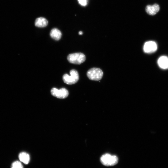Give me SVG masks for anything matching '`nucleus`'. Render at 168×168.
Segmentation results:
<instances>
[{
  "label": "nucleus",
  "instance_id": "obj_14",
  "mask_svg": "<svg viewBox=\"0 0 168 168\" xmlns=\"http://www.w3.org/2000/svg\"><path fill=\"white\" fill-rule=\"evenodd\" d=\"M78 34L79 35H82L83 34V32L82 31L79 32Z\"/></svg>",
  "mask_w": 168,
  "mask_h": 168
},
{
  "label": "nucleus",
  "instance_id": "obj_3",
  "mask_svg": "<svg viewBox=\"0 0 168 168\" xmlns=\"http://www.w3.org/2000/svg\"><path fill=\"white\" fill-rule=\"evenodd\" d=\"M100 161L103 165L111 166L116 164L118 162V159L115 155H112L107 154L104 155L101 157Z\"/></svg>",
  "mask_w": 168,
  "mask_h": 168
},
{
  "label": "nucleus",
  "instance_id": "obj_7",
  "mask_svg": "<svg viewBox=\"0 0 168 168\" xmlns=\"http://www.w3.org/2000/svg\"><path fill=\"white\" fill-rule=\"evenodd\" d=\"M160 10V7L157 4L153 5H148L145 8V11L147 13L150 15H154L158 13Z\"/></svg>",
  "mask_w": 168,
  "mask_h": 168
},
{
  "label": "nucleus",
  "instance_id": "obj_4",
  "mask_svg": "<svg viewBox=\"0 0 168 168\" xmlns=\"http://www.w3.org/2000/svg\"><path fill=\"white\" fill-rule=\"evenodd\" d=\"M103 73L102 71L99 68H93L90 69L87 73V76L91 80L99 81L103 76Z\"/></svg>",
  "mask_w": 168,
  "mask_h": 168
},
{
  "label": "nucleus",
  "instance_id": "obj_5",
  "mask_svg": "<svg viewBox=\"0 0 168 168\" xmlns=\"http://www.w3.org/2000/svg\"><path fill=\"white\" fill-rule=\"evenodd\" d=\"M52 95L53 96L59 99H65L69 95V92L65 88H61L59 90L55 88H53L51 90Z\"/></svg>",
  "mask_w": 168,
  "mask_h": 168
},
{
  "label": "nucleus",
  "instance_id": "obj_10",
  "mask_svg": "<svg viewBox=\"0 0 168 168\" xmlns=\"http://www.w3.org/2000/svg\"><path fill=\"white\" fill-rule=\"evenodd\" d=\"M50 35L53 39L58 40H60L62 36V33L60 31L56 28L53 29L51 31Z\"/></svg>",
  "mask_w": 168,
  "mask_h": 168
},
{
  "label": "nucleus",
  "instance_id": "obj_1",
  "mask_svg": "<svg viewBox=\"0 0 168 168\" xmlns=\"http://www.w3.org/2000/svg\"><path fill=\"white\" fill-rule=\"evenodd\" d=\"M67 59L71 63L80 65L85 61L86 56L82 53H77L69 54Z\"/></svg>",
  "mask_w": 168,
  "mask_h": 168
},
{
  "label": "nucleus",
  "instance_id": "obj_8",
  "mask_svg": "<svg viewBox=\"0 0 168 168\" xmlns=\"http://www.w3.org/2000/svg\"><path fill=\"white\" fill-rule=\"evenodd\" d=\"M158 63L159 67L161 69H168V57L165 56L160 57L158 60Z\"/></svg>",
  "mask_w": 168,
  "mask_h": 168
},
{
  "label": "nucleus",
  "instance_id": "obj_6",
  "mask_svg": "<svg viewBox=\"0 0 168 168\" xmlns=\"http://www.w3.org/2000/svg\"><path fill=\"white\" fill-rule=\"evenodd\" d=\"M157 45L155 42L150 41L146 42L143 46L144 52L147 53H152L156 52Z\"/></svg>",
  "mask_w": 168,
  "mask_h": 168
},
{
  "label": "nucleus",
  "instance_id": "obj_12",
  "mask_svg": "<svg viewBox=\"0 0 168 168\" xmlns=\"http://www.w3.org/2000/svg\"><path fill=\"white\" fill-rule=\"evenodd\" d=\"M11 168H24L23 166L20 162L16 161L14 162L12 164Z\"/></svg>",
  "mask_w": 168,
  "mask_h": 168
},
{
  "label": "nucleus",
  "instance_id": "obj_13",
  "mask_svg": "<svg viewBox=\"0 0 168 168\" xmlns=\"http://www.w3.org/2000/svg\"><path fill=\"white\" fill-rule=\"evenodd\" d=\"M79 4L83 6H86L88 2V0H78Z\"/></svg>",
  "mask_w": 168,
  "mask_h": 168
},
{
  "label": "nucleus",
  "instance_id": "obj_9",
  "mask_svg": "<svg viewBox=\"0 0 168 168\" xmlns=\"http://www.w3.org/2000/svg\"><path fill=\"white\" fill-rule=\"evenodd\" d=\"M35 24L36 27L44 28L48 25V21L46 18L43 17H40L36 20Z\"/></svg>",
  "mask_w": 168,
  "mask_h": 168
},
{
  "label": "nucleus",
  "instance_id": "obj_2",
  "mask_svg": "<svg viewBox=\"0 0 168 168\" xmlns=\"http://www.w3.org/2000/svg\"><path fill=\"white\" fill-rule=\"evenodd\" d=\"M71 75L65 74L63 76V79L64 82L69 85H73L76 83L79 80V74L75 70H71L70 72Z\"/></svg>",
  "mask_w": 168,
  "mask_h": 168
},
{
  "label": "nucleus",
  "instance_id": "obj_11",
  "mask_svg": "<svg viewBox=\"0 0 168 168\" xmlns=\"http://www.w3.org/2000/svg\"><path fill=\"white\" fill-rule=\"evenodd\" d=\"M19 158L21 162L26 164H28L30 160L29 155L26 152L20 153L19 155Z\"/></svg>",
  "mask_w": 168,
  "mask_h": 168
}]
</instances>
